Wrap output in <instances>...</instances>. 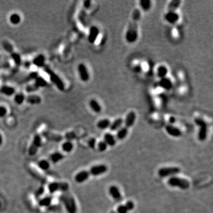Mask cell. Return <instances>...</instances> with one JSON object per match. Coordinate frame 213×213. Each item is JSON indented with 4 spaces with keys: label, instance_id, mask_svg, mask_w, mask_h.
Instances as JSON below:
<instances>
[{
    "label": "cell",
    "instance_id": "obj_15",
    "mask_svg": "<svg viewBox=\"0 0 213 213\" xmlns=\"http://www.w3.org/2000/svg\"><path fill=\"white\" fill-rule=\"evenodd\" d=\"M90 174L88 170H83L77 173L74 178L75 181L78 184H81L85 182L89 178Z\"/></svg>",
    "mask_w": 213,
    "mask_h": 213
},
{
    "label": "cell",
    "instance_id": "obj_45",
    "mask_svg": "<svg viewBox=\"0 0 213 213\" xmlns=\"http://www.w3.org/2000/svg\"><path fill=\"white\" fill-rule=\"evenodd\" d=\"M116 212L117 213H128V211L125 205H120L117 207Z\"/></svg>",
    "mask_w": 213,
    "mask_h": 213
},
{
    "label": "cell",
    "instance_id": "obj_19",
    "mask_svg": "<svg viewBox=\"0 0 213 213\" xmlns=\"http://www.w3.org/2000/svg\"><path fill=\"white\" fill-rule=\"evenodd\" d=\"M46 57L43 54H39L37 55L32 61L33 64L37 68H43L45 65Z\"/></svg>",
    "mask_w": 213,
    "mask_h": 213
},
{
    "label": "cell",
    "instance_id": "obj_8",
    "mask_svg": "<svg viewBox=\"0 0 213 213\" xmlns=\"http://www.w3.org/2000/svg\"><path fill=\"white\" fill-rule=\"evenodd\" d=\"M181 172V169L176 167H164L160 168L158 172V175L161 178H166L168 176H173L175 175L178 174Z\"/></svg>",
    "mask_w": 213,
    "mask_h": 213
},
{
    "label": "cell",
    "instance_id": "obj_51",
    "mask_svg": "<svg viewBox=\"0 0 213 213\" xmlns=\"http://www.w3.org/2000/svg\"><path fill=\"white\" fill-rule=\"evenodd\" d=\"M0 57H1V56H0Z\"/></svg>",
    "mask_w": 213,
    "mask_h": 213
},
{
    "label": "cell",
    "instance_id": "obj_12",
    "mask_svg": "<svg viewBox=\"0 0 213 213\" xmlns=\"http://www.w3.org/2000/svg\"><path fill=\"white\" fill-rule=\"evenodd\" d=\"M164 18L168 23L173 24L179 21V15L176 11H168L164 15Z\"/></svg>",
    "mask_w": 213,
    "mask_h": 213
},
{
    "label": "cell",
    "instance_id": "obj_13",
    "mask_svg": "<svg viewBox=\"0 0 213 213\" xmlns=\"http://www.w3.org/2000/svg\"><path fill=\"white\" fill-rule=\"evenodd\" d=\"M108 192L111 197L117 202L122 200V195L120 191L119 188L115 185H112L109 188Z\"/></svg>",
    "mask_w": 213,
    "mask_h": 213
},
{
    "label": "cell",
    "instance_id": "obj_39",
    "mask_svg": "<svg viewBox=\"0 0 213 213\" xmlns=\"http://www.w3.org/2000/svg\"><path fill=\"white\" fill-rule=\"evenodd\" d=\"M98 149L99 152H103L104 151H105L107 149V144L104 142V140H102V141H100L98 142Z\"/></svg>",
    "mask_w": 213,
    "mask_h": 213
},
{
    "label": "cell",
    "instance_id": "obj_21",
    "mask_svg": "<svg viewBox=\"0 0 213 213\" xmlns=\"http://www.w3.org/2000/svg\"><path fill=\"white\" fill-rule=\"evenodd\" d=\"M89 106L90 108L96 113H99L102 111V107L100 104L95 99H91L89 101Z\"/></svg>",
    "mask_w": 213,
    "mask_h": 213
},
{
    "label": "cell",
    "instance_id": "obj_46",
    "mask_svg": "<svg viewBox=\"0 0 213 213\" xmlns=\"http://www.w3.org/2000/svg\"><path fill=\"white\" fill-rule=\"evenodd\" d=\"M65 137H66V139H68V140L71 141V140L74 139L76 137V136L74 132H69L66 134Z\"/></svg>",
    "mask_w": 213,
    "mask_h": 213
},
{
    "label": "cell",
    "instance_id": "obj_31",
    "mask_svg": "<svg viewBox=\"0 0 213 213\" xmlns=\"http://www.w3.org/2000/svg\"><path fill=\"white\" fill-rule=\"evenodd\" d=\"M26 96L22 92L15 93L14 95V101L17 105H21L25 102Z\"/></svg>",
    "mask_w": 213,
    "mask_h": 213
},
{
    "label": "cell",
    "instance_id": "obj_32",
    "mask_svg": "<svg viewBox=\"0 0 213 213\" xmlns=\"http://www.w3.org/2000/svg\"><path fill=\"white\" fill-rule=\"evenodd\" d=\"M74 144L71 141L66 140L62 144V149L66 153H70L74 149Z\"/></svg>",
    "mask_w": 213,
    "mask_h": 213
},
{
    "label": "cell",
    "instance_id": "obj_2",
    "mask_svg": "<svg viewBox=\"0 0 213 213\" xmlns=\"http://www.w3.org/2000/svg\"><path fill=\"white\" fill-rule=\"evenodd\" d=\"M68 213H77V206L74 197L68 192L63 194L60 198Z\"/></svg>",
    "mask_w": 213,
    "mask_h": 213
},
{
    "label": "cell",
    "instance_id": "obj_30",
    "mask_svg": "<svg viewBox=\"0 0 213 213\" xmlns=\"http://www.w3.org/2000/svg\"><path fill=\"white\" fill-rule=\"evenodd\" d=\"M139 5L143 11L147 12L152 8V1L150 0H141L139 1Z\"/></svg>",
    "mask_w": 213,
    "mask_h": 213
},
{
    "label": "cell",
    "instance_id": "obj_29",
    "mask_svg": "<svg viewBox=\"0 0 213 213\" xmlns=\"http://www.w3.org/2000/svg\"><path fill=\"white\" fill-rule=\"evenodd\" d=\"M111 122L107 119H103L99 120L97 123V127L100 130H105L110 128Z\"/></svg>",
    "mask_w": 213,
    "mask_h": 213
},
{
    "label": "cell",
    "instance_id": "obj_37",
    "mask_svg": "<svg viewBox=\"0 0 213 213\" xmlns=\"http://www.w3.org/2000/svg\"><path fill=\"white\" fill-rule=\"evenodd\" d=\"M140 18H141V11L139 9L136 8L132 13L131 20H136L137 21H139Z\"/></svg>",
    "mask_w": 213,
    "mask_h": 213
},
{
    "label": "cell",
    "instance_id": "obj_9",
    "mask_svg": "<svg viewBox=\"0 0 213 213\" xmlns=\"http://www.w3.org/2000/svg\"><path fill=\"white\" fill-rule=\"evenodd\" d=\"M78 73L80 80L86 83L89 80L90 75L88 69L84 63H80L78 65Z\"/></svg>",
    "mask_w": 213,
    "mask_h": 213
},
{
    "label": "cell",
    "instance_id": "obj_18",
    "mask_svg": "<svg viewBox=\"0 0 213 213\" xmlns=\"http://www.w3.org/2000/svg\"><path fill=\"white\" fill-rule=\"evenodd\" d=\"M0 92L7 97H11L15 94V89L12 86L4 85L0 87Z\"/></svg>",
    "mask_w": 213,
    "mask_h": 213
},
{
    "label": "cell",
    "instance_id": "obj_48",
    "mask_svg": "<svg viewBox=\"0 0 213 213\" xmlns=\"http://www.w3.org/2000/svg\"><path fill=\"white\" fill-rule=\"evenodd\" d=\"M169 122L170 123V125H172L176 122V119L173 117H170V119H169Z\"/></svg>",
    "mask_w": 213,
    "mask_h": 213
},
{
    "label": "cell",
    "instance_id": "obj_16",
    "mask_svg": "<svg viewBox=\"0 0 213 213\" xmlns=\"http://www.w3.org/2000/svg\"><path fill=\"white\" fill-rule=\"evenodd\" d=\"M165 130L170 136L173 137H179L182 135L181 130L172 125H168L165 126Z\"/></svg>",
    "mask_w": 213,
    "mask_h": 213
},
{
    "label": "cell",
    "instance_id": "obj_11",
    "mask_svg": "<svg viewBox=\"0 0 213 213\" xmlns=\"http://www.w3.org/2000/svg\"><path fill=\"white\" fill-rule=\"evenodd\" d=\"M99 35V30L96 26H92L90 27L88 36V41L89 43L94 44L97 40Z\"/></svg>",
    "mask_w": 213,
    "mask_h": 213
},
{
    "label": "cell",
    "instance_id": "obj_26",
    "mask_svg": "<svg viewBox=\"0 0 213 213\" xmlns=\"http://www.w3.org/2000/svg\"><path fill=\"white\" fill-rule=\"evenodd\" d=\"M157 76L158 78L160 79L165 78L167 77V75L168 74V69L167 67L165 65H160L158 68H157Z\"/></svg>",
    "mask_w": 213,
    "mask_h": 213
},
{
    "label": "cell",
    "instance_id": "obj_28",
    "mask_svg": "<svg viewBox=\"0 0 213 213\" xmlns=\"http://www.w3.org/2000/svg\"><path fill=\"white\" fill-rule=\"evenodd\" d=\"M128 133V128L125 127H122L117 130L116 133V138L119 140H122L125 139Z\"/></svg>",
    "mask_w": 213,
    "mask_h": 213
},
{
    "label": "cell",
    "instance_id": "obj_14",
    "mask_svg": "<svg viewBox=\"0 0 213 213\" xmlns=\"http://www.w3.org/2000/svg\"><path fill=\"white\" fill-rule=\"evenodd\" d=\"M136 120V114L135 112L131 111L128 113L124 120L125 127L128 128H131L134 125Z\"/></svg>",
    "mask_w": 213,
    "mask_h": 213
},
{
    "label": "cell",
    "instance_id": "obj_1",
    "mask_svg": "<svg viewBox=\"0 0 213 213\" xmlns=\"http://www.w3.org/2000/svg\"><path fill=\"white\" fill-rule=\"evenodd\" d=\"M138 22L139 21L136 20H131L129 23L125 35L126 41L128 43H134L138 39Z\"/></svg>",
    "mask_w": 213,
    "mask_h": 213
},
{
    "label": "cell",
    "instance_id": "obj_38",
    "mask_svg": "<svg viewBox=\"0 0 213 213\" xmlns=\"http://www.w3.org/2000/svg\"><path fill=\"white\" fill-rule=\"evenodd\" d=\"M11 57L14 61V62H15V63L17 65H20L21 63V57L20 56V55H18L17 53L15 52H13L11 53Z\"/></svg>",
    "mask_w": 213,
    "mask_h": 213
},
{
    "label": "cell",
    "instance_id": "obj_33",
    "mask_svg": "<svg viewBox=\"0 0 213 213\" xmlns=\"http://www.w3.org/2000/svg\"><path fill=\"white\" fill-rule=\"evenodd\" d=\"M181 4V1L179 0L171 1L168 6V11H176V10L180 7Z\"/></svg>",
    "mask_w": 213,
    "mask_h": 213
},
{
    "label": "cell",
    "instance_id": "obj_10",
    "mask_svg": "<svg viewBox=\"0 0 213 213\" xmlns=\"http://www.w3.org/2000/svg\"><path fill=\"white\" fill-rule=\"evenodd\" d=\"M108 167L105 165L101 164L92 167L88 170V172L90 174V176L92 175L94 176H97L106 173Z\"/></svg>",
    "mask_w": 213,
    "mask_h": 213
},
{
    "label": "cell",
    "instance_id": "obj_25",
    "mask_svg": "<svg viewBox=\"0 0 213 213\" xmlns=\"http://www.w3.org/2000/svg\"><path fill=\"white\" fill-rule=\"evenodd\" d=\"M9 21L13 25H18L21 21V15L17 13H13L9 17Z\"/></svg>",
    "mask_w": 213,
    "mask_h": 213
},
{
    "label": "cell",
    "instance_id": "obj_34",
    "mask_svg": "<svg viewBox=\"0 0 213 213\" xmlns=\"http://www.w3.org/2000/svg\"><path fill=\"white\" fill-rule=\"evenodd\" d=\"M35 84L37 86V87L39 89L40 88H44L46 87L48 83L46 80L41 77H37L36 78L35 80Z\"/></svg>",
    "mask_w": 213,
    "mask_h": 213
},
{
    "label": "cell",
    "instance_id": "obj_49",
    "mask_svg": "<svg viewBox=\"0 0 213 213\" xmlns=\"http://www.w3.org/2000/svg\"><path fill=\"white\" fill-rule=\"evenodd\" d=\"M2 143H3V137L1 133H0V146L2 144Z\"/></svg>",
    "mask_w": 213,
    "mask_h": 213
},
{
    "label": "cell",
    "instance_id": "obj_4",
    "mask_svg": "<svg viewBox=\"0 0 213 213\" xmlns=\"http://www.w3.org/2000/svg\"><path fill=\"white\" fill-rule=\"evenodd\" d=\"M195 124L200 128L198 134V138L200 141H204L207 137L208 126L207 123L202 118L197 117L194 120Z\"/></svg>",
    "mask_w": 213,
    "mask_h": 213
},
{
    "label": "cell",
    "instance_id": "obj_24",
    "mask_svg": "<svg viewBox=\"0 0 213 213\" xmlns=\"http://www.w3.org/2000/svg\"><path fill=\"white\" fill-rule=\"evenodd\" d=\"M124 123V120L122 118H118L116 119L114 122L111 123L110 126L109 128L110 129L111 131H117L119 130L120 128L122 127V125Z\"/></svg>",
    "mask_w": 213,
    "mask_h": 213
},
{
    "label": "cell",
    "instance_id": "obj_5",
    "mask_svg": "<svg viewBox=\"0 0 213 213\" xmlns=\"http://www.w3.org/2000/svg\"><path fill=\"white\" fill-rule=\"evenodd\" d=\"M45 71L47 72V74H48V75H49L51 81L57 88V89L61 91H64L65 88L64 83L62 81L61 78L59 77V75H57L54 71H53L49 68L47 67L45 69Z\"/></svg>",
    "mask_w": 213,
    "mask_h": 213
},
{
    "label": "cell",
    "instance_id": "obj_17",
    "mask_svg": "<svg viewBox=\"0 0 213 213\" xmlns=\"http://www.w3.org/2000/svg\"><path fill=\"white\" fill-rule=\"evenodd\" d=\"M42 101V98L38 95L31 94L28 96H26L25 102L31 105H39Z\"/></svg>",
    "mask_w": 213,
    "mask_h": 213
},
{
    "label": "cell",
    "instance_id": "obj_7",
    "mask_svg": "<svg viewBox=\"0 0 213 213\" xmlns=\"http://www.w3.org/2000/svg\"><path fill=\"white\" fill-rule=\"evenodd\" d=\"M42 137L41 135L39 134H36L35 135L32 143L29 149L28 153L30 156H33L36 155L39 149L42 146Z\"/></svg>",
    "mask_w": 213,
    "mask_h": 213
},
{
    "label": "cell",
    "instance_id": "obj_20",
    "mask_svg": "<svg viewBox=\"0 0 213 213\" xmlns=\"http://www.w3.org/2000/svg\"><path fill=\"white\" fill-rule=\"evenodd\" d=\"M159 86L162 89L168 91L172 89L173 86V83L170 79L167 77L165 78L160 79V81H159Z\"/></svg>",
    "mask_w": 213,
    "mask_h": 213
},
{
    "label": "cell",
    "instance_id": "obj_47",
    "mask_svg": "<svg viewBox=\"0 0 213 213\" xmlns=\"http://www.w3.org/2000/svg\"><path fill=\"white\" fill-rule=\"evenodd\" d=\"M83 5L85 8H89L91 5V1H85L84 2Z\"/></svg>",
    "mask_w": 213,
    "mask_h": 213
},
{
    "label": "cell",
    "instance_id": "obj_42",
    "mask_svg": "<svg viewBox=\"0 0 213 213\" xmlns=\"http://www.w3.org/2000/svg\"><path fill=\"white\" fill-rule=\"evenodd\" d=\"M7 113H8L7 108L3 105H0V119L4 118V117H5L6 115L7 114Z\"/></svg>",
    "mask_w": 213,
    "mask_h": 213
},
{
    "label": "cell",
    "instance_id": "obj_50",
    "mask_svg": "<svg viewBox=\"0 0 213 213\" xmlns=\"http://www.w3.org/2000/svg\"><path fill=\"white\" fill-rule=\"evenodd\" d=\"M110 213H117V212H110Z\"/></svg>",
    "mask_w": 213,
    "mask_h": 213
},
{
    "label": "cell",
    "instance_id": "obj_27",
    "mask_svg": "<svg viewBox=\"0 0 213 213\" xmlns=\"http://www.w3.org/2000/svg\"><path fill=\"white\" fill-rule=\"evenodd\" d=\"M65 158V156L60 152H56L53 153L52 154L50 155V161L53 163V164H56L63 160Z\"/></svg>",
    "mask_w": 213,
    "mask_h": 213
},
{
    "label": "cell",
    "instance_id": "obj_23",
    "mask_svg": "<svg viewBox=\"0 0 213 213\" xmlns=\"http://www.w3.org/2000/svg\"><path fill=\"white\" fill-rule=\"evenodd\" d=\"M104 141L107 146H114L116 144V137L110 133H107L104 135Z\"/></svg>",
    "mask_w": 213,
    "mask_h": 213
},
{
    "label": "cell",
    "instance_id": "obj_41",
    "mask_svg": "<svg viewBox=\"0 0 213 213\" xmlns=\"http://www.w3.org/2000/svg\"><path fill=\"white\" fill-rule=\"evenodd\" d=\"M39 88L37 87V86L35 84H30V85H27V87L26 88V91L29 93H32L36 91H38Z\"/></svg>",
    "mask_w": 213,
    "mask_h": 213
},
{
    "label": "cell",
    "instance_id": "obj_44",
    "mask_svg": "<svg viewBox=\"0 0 213 213\" xmlns=\"http://www.w3.org/2000/svg\"><path fill=\"white\" fill-rule=\"evenodd\" d=\"M125 206L126 208V209L128 210V211H131L134 208V204L131 201H128L126 203V204L125 205Z\"/></svg>",
    "mask_w": 213,
    "mask_h": 213
},
{
    "label": "cell",
    "instance_id": "obj_3",
    "mask_svg": "<svg viewBox=\"0 0 213 213\" xmlns=\"http://www.w3.org/2000/svg\"><path fill=\"white\" fill-rule=\"evenodd\" d=\"M168 184L170 186L179 188L183 190H186L190 186V183L187 179L177 176L170 177L168 180Z\"/></svg>",
    "mask_w": 213,
    "mask_h": 213
},
{
    "label": "cell",
    "instance_id": "obj_6",
    "mask_svg": "<svg viewBox=\"0 0 213 213\" xmlns=\"http://www.w3.org/2000/svg\"><path fill=\"white\" fill-rule=\"evenodd\" d=\"M69 188V184L65 182H51L48 185V189L51 194L55 193L57 191L66 192Z\"/></svg>",
    "mask_w": 213,
    "mask_h": 213
},
{
    "label": "cell",
    "instance_id": "obj_40",
    "mask_svg": "<svg viewBox=\"0 0 213 213\" xmlns=\"http://www.w3.org/2000/svg\"><path fill=\"white\" fill-rule=\"evenodd\" d=\"M2 46L4 50H5L8 53H13V47L12 44L8 42L7 41L4 42L2 43Z\"/></svg>",
    "mask_w": 213,
    "mask_h": 213
},
{
    "label": "cell",
    "instance_id": "obj_22",
    "mask_svg": "<svg viewBox=\"0 0 213 213\" xmlns=\"http://www.w3.org/2000/svg\"><path fill=\"white\" fill-rule=\"evenodd\" d=\"M43 136L48 140L54 142H60L63 140V137L59 134H54L49 131H46L43 133Z\"/></svg>",
    "mask_w": 213,
    "mask_h": 213
},
{
    "label": "cell",
    "instance_id": "obj_35",
    "mask_svg": "<svg viewBox=\"0 0 213 213\" xmlns=\"http://www.w3.org/2000/svg\"><path fill=\"white\" fill-rule=\"evenodd\" d=\"M38 166L42 170H47L50 168V163L47 160L42 159L38 162Z\"/></svg>",
    "mask_w": 213,
    "mask_h": 213
},
{
    "label": "cell",
    "instance_id": "obj_36",
    "mask_svg": "<svg viewBox=\"0 0 213 213\" xmlns=\"http://www.w3.org/2000/svg\"><path fill=\"white\" fill-rule=\"evenodd\" d=\"M52 199L50 197H44L42 200H41L39 202V205L41 207H47L49 206L52 203Z\"/></svg>",
    "mask_w": 213,
    "mask_h": 213
},
{
    "label": "cell",
    "instance_id": "obj_43",
    "mask_svg": "<svg viewBox=\"0 0 213 213\" xmlns=\"http://www.w3.org/2000/svg\"><path fill=\"white\" fill-rule=\"evenodd\" d=\"M96 142H97V141L95 138H94V137L90 138L88 141V145L89 147L91 149H94L95 147Z\"/></svg>",
    "mask_w": 213,
    "mask_h": 213
}]
</instances>
